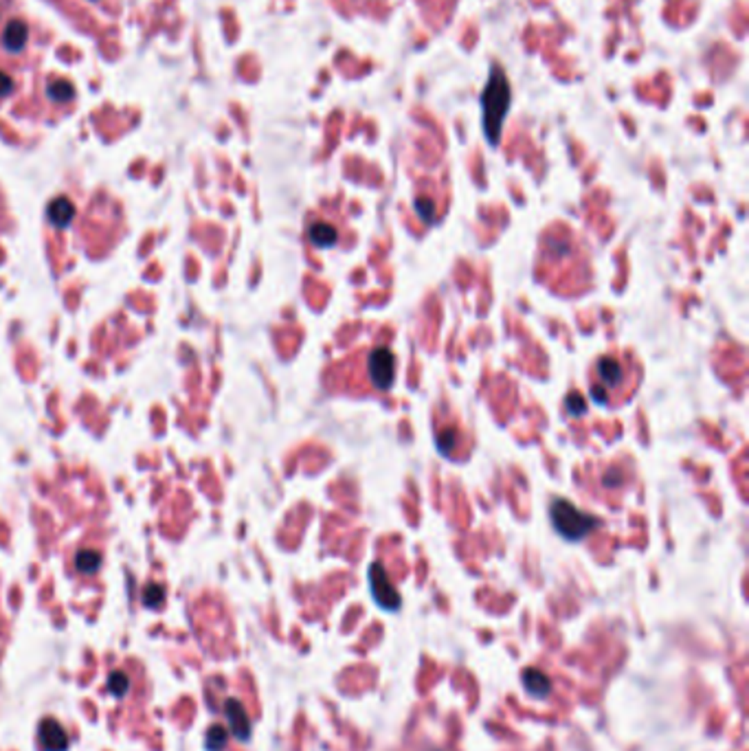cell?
Here are the masks:
<instances>
[{
	"label": "cell",
	"instance_id": "5",
	"mask_svg": "<svg viewBox=\"0 0 749 751\" xmlns=\"http://www.w3.org/2000/svg\"><path fill=\"white\" fill-rule=\"evenodd\" d=\"M596 373H598V380L606 387V389H617V387H622L626 380L624 365L613 356L600 358L596 365Z\"/></svg>",
	"mask_w": 749,
	"mask_h": 751
},
{
	"label": "cell",
	"instance_id": "7",
	"mask_svg": "<svg viewBox=\"0 0 749 751\" xmlns=\"http://www.w3.org/2000/svg\"><path fill=\"white\" fill-rule=\"evenodd\" d=\"M308 236H310V242H312L317 249H330V246H334V244H337V240H339L337 229L326 224V222L312 224V227H310V231H308Z\"/></svg>",
	"mask_w": 749,
	"mask_h": 751
},
{
	"label": "cell",
	"instance_id": "1",
	"mask_svg": "<svg viewBox=\"0 0 749 751\" xmlns=\"http://www.w3.org/2000/svg\"><path fill=\"white\" fill-rule=\"evenodd\" d=\"M482 106H484V132L490 141V145H497L501 136L503 116H506L510 106V86L503 73L495 71L493 77H490V82L482 95Z\"/></svg>",
	"mask_w": 749,
	"mask_h": 751
},
{
	"label": "cell",
	"instance_id": "2",
	"mask_svg": "<svg viewBox=\"0 0 749 751\" xmlns=\"http://www.w3.org/2000/svg\"><path fill=\"white\" fill-rule=\"evenodd\" d=\"M549 521L554 529L565 538V540H583L587 538L593 529H598L602 523L593 519L587 512L578 510L574 503L565 499H554L549 506Z\"/></svg>",
	"mask_w": 749,
	"mask_h": 751
},
{
	"label": "cell",
	"instance_id": "14",
	"mask_svg": "<svg viewBox=\"0 0 749 751\" xmlns=\"http://www.w3.org/2000/svg\"><path fill=\"white\" fill-rule=\"evenodd\" d=\"M624 481V475L619 468H609V472L604 475V486H619Z\"/></svg>",
	"mask_w": 749,
	"mask_h": 751
},
{
	"label": "cell",
	"instance_id": "9",
	"mask_svg": "<svg viewBox=\"0 0 749 751\" xmlns=\"http://www.w3.org/2000/svg\"><path fill=\"white\" fill-rule=\"evenodd\" d=\"M71 215H73V206H71V202H69L67 198H60V200H55L53 204L49 206V218H51V222L58 224V227H64V224H67Z\"/></svg>",
	"mask_w": 749,
	"mask_h": 751
},
{
	"label": "cell",
	"instance_id": "3",
	"mask_svg": "<svg viewBox=\"0 0 749 751\" xmlns=\"http://www.w3.org/2000/svg\"><path fill=\"white\" fill-rule=\"evenodd\" d=\"M367 373L373 387L389 391L396 382V356L389 347H376L367 356Z\"/></svg>",
	"mask_w": 749,
	"mask_h": 751
},
{
	"label": "cell",
	"instance_id": "10",
	"mask_svg": "<svg viewBox=\"0 0 749 751\" xmlns=\"http://www.w3.org/2000/svg\"><path fill=\"white\" fill-rule=\"evenodd\" d=\"M49 97L53 101H58V103L69 101L73 97V86L69 82H58V84H53L49 88Z\"/></svg>",
	"mask_w": 749,
	"mask_h": 751
},
{
	"label": "cell",
	"instance_id": "13",
	"mask_svg": "<svg viewBox=\"0 0 749 751\" xmlns=\"http://www.w3.org/2000/svg\"><path fill=\"white\" fill-rule=\"evenodd\" d=\"M77 565H80V569H84V572H90V569H97V565H99V556H95V554H82L80 558H77Z\"/></svg>",
	"mask_w": 749,
	"mask_h": 751
},
{
	"label": "cell",
	"instance_id": "8",
	"mask_svg": "<svg viewBox=\"0 0 749 751\" xmlns=\"http://www.w3.org/2000/svg\"><path fill=\"white\" fill-rule=\"evenodd\" d=\"M523 681H525V690L532 696H547L552 690L547 675H543L540 670H525Z\"/></svg>",
	"mask_w": 749,
	"mask_h": 751
},
{
	"label": "cell",
	"instance_id": "4",
	"mask_svg": "<svg viewBox=\"0 0 749 751\" xmlns=\"http://www.w3.org/2000/svg\"><path fill=\"white\" fill-rule=\"evenodd\" d=\"M369 587H371L373 600H376L382 608H387V611H396V608L400 606V595L391 587L389 578H387L385 567L378 565V563H373L369 567Z\"/></svg>",
	"mask_w": 749,
	"mask_h": 751
},
{
	"label": "cell",
	"instance_id": "12",
	"mask_svg": "<svg viewBox=\"0 0 749 751\" xmlns=\"http://www.w3.org/2000/svg\"><path fill=\"white\" fill-rule=\"evenodd\" d=\"M416 211L420 213V218L424 220V222H431V220H435V206H433V202L418 200V202H416Z\"/></svg>",
	"mask_w": 749,
	"mask_h": 751
},
{
	"label": "cell",
	"instance_id": "6",
	"mask_svg": "<svg viewBox=\"0 0 749 751\" xmlns=\"http://www.w3.org/2000/svg\"><path fill=\"white\" fill-rule=\"evenodd\" d=\"M27 40H29V27L27 22L22 20H9L5 24L3 29V46L5 51H9V53H20V51H24V46H27Z\"/></svg>",
	"mask_w": 749,
	"mask_h": 751
},
{
	"label": "cell",
	"instance_id": "15",
	"mask_svg": "<svg viewBox=\"0 0 749 751\" xmlns=\"http://www.w3.org/2000/svg\"><path fill=\"white\" fill-rule=\"evenodd\" d=\"M11 90H14V80L7 73L0 71V97H7Z\"/></svg>",
	"mask_w": 749,
	"mask_h": 751
},
{
	"label": "cell",
	"instance_id": "11",
	"mask_svg": "<svg viewBox=\"0 0 749 751\" xmlns=\"http://www.w3.org/2000/svg\"><path fill=\"white\" fill-rule=\"evenodd\" d=\"M448 446L453 450V446H457V431H446V433H437V450L442 455H448Z\"/></svg>",
	"mask_w": 749,
	"mask_h": 751
}]
</instances>
